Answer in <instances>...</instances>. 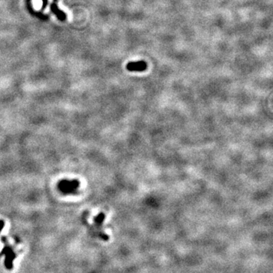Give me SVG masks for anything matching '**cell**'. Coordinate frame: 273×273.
<instances>
[{
	"instance_id": "6da1fadb",
	"label": "cell",
	"mask_w": 273,
	"mask_h": 273,
	"mask_svg": "<svg viewBox=\"0 0 273 273\" xmlns=\"http://www.w3.org/2000/svg\"><path fill=\"white\" fill-rule=\"evenodd\" d=\"M126 68L129 71H144L147 68V65L144 61H139L136 62H129Z\"/></svg>"
},
{
	"instance_id": "7a4b0ae2",
	"label": "cell",
	"mask_w": 273,
	"mask_h": 273,
	"mask_svg": "<svg viewBox=\"0 0 273 273\" xmlns=\"http://www.w3.org/2000/svg\"><path fill=\"white\" fill-rule=\"evenodd\" d=\"M50 9H51L52 12L55 15H56V17L58 18V19H59V21H62V22L65 21L66 18H67V15H66V14L64 11H62V10H60V9H59V7L57 6L56 4H52L51 6H50Z\"/></svg>"
},
{
	"instance_id": "3957f363",
	"label": "cell",
	"mask_w": 273,
	"mask_h": 273,
	"mask_svg": "<svg viewBox=\"0 0 273 273\" xmlns=\"http://www.w3.org/2000/svg\"><path fill=\"white\" fill-rule=\"evenodd\" d=\"M14 255L11 250H9L6 254V265L7 266L8 269H11L12 266L13 259H14Z\"/></svg>"
},
{
	"instance_id": "277c9868",
	"label": "cell",
	"mask_w": 273,
	"mask_h": 273,
	"mask_svg": "<svg viewBox=\"0 0 273 273\" xmlns=\"http://www.w3.org/2000/svg\"><path fill=\"white\" fill-rule=\"evenodd\" d=\"M43 2V6H42V9H45L46 7L48 5V0H42Z\"/></svg>"
},
{
	"instance_id": "5b68a950",
	"label": "cell",
	"mask_w": 273,
	"mask_h": 273,
	"mask_svg": "<svg viewBox=\"0 0 273 273\" xmlns=\"http://www.w3.org/2000/svg\"><path fill=\"white\" fill-rule=\"evenodd\" d=\"M2 226H3V225H2V223H0V231H1V229H2Z\"/></svg>"
}]
</instances>
